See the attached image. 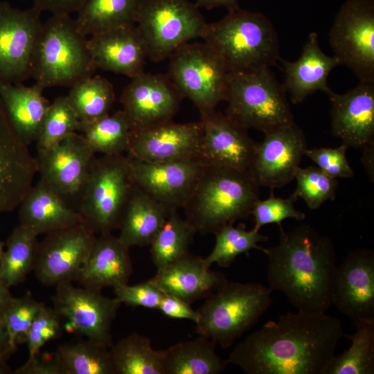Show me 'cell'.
Returning <instances> with one entry per match:
<instances>
[{"instance_id":"9","label":"cell","mask_w":374,"mask_h":374,"mask_svg":"<svg viewBox=\"0 0 374 374\" xmlns=\"http://www.w3.org/2000/svg\"><path fill=\"white\" fill-rule=\"evenodd\" d=\"M169 57V78L199 114L215 110L225 100L231 72L211 46L204 42H188Z\"/></svg>"},{"instance_id":"23","label":"cell","mask_w":374,"mask_h":374,"mask_svg":"<svg viewBox=\"0 0 374 374\" xmlns=\"http://www.w3.org/2000/svg\"><path fill=\"white\" fill-rule=\"evenodd\" d=\"M332 134L348 148H363L374 142V82H359L344 93L331 89Z\"/></svg>"},{"instance_id":"53","label":"cell","mask_w":374,"mask_h":374,"mask_svg":"<svg viewBox=\"0 0 374 374\" xmlns=\"http://www.w3.org/2000/svg\"><path fill=\"white\" fill-rule=\"evenodd\" d=\"M15 350L10 345L3 322L0 319V359L7 361Z\"/></svg>"},{"instance_id":"31","label":"cell","mask_w":374,"mask_h":374,"mask_svg":"<svg viewBox=\"0 0 374 374\" xmlns=\"http://www.w3.org/2000/svg\"><path fill=\"white\" fill-rule=\"evenodd\" d=\"M227 364L215 343L201 335L164 350V374H218Z\"/></svg>"},{"instance_id":"29","label":"cell","mask_w":374,"mask_h":374,"mask_svg":"<svg viewBox=\"0 0 374 374\" xmlns=\"http://www.w3.org/2000/svg\"><path fill=\"white\" fill-rule=\"evenodd\" d=\"M44 89L36 83L29 87L23 84L0 87V99L11 125L28 145L37 141L50 105Z\"/></svg>"},{"instance_id":"15","label":"cell","mask_w":374,"mask_h":374,"mask_svg":"<svg viewBox=\"0 0 374 374\" xmlns=\"http://www.w3.org/2000/svg\"><path fill=\"white\" fill-rule=\"evenodd\" d=\"M96 238L82 223L47 233L38 244L36 278L46 286L75 281Z\"/></svg>"},{"instance_id":"50","label":"cell","mask_w":374,"mask_h":374,"mask_svg":"<svg viewBox=\"0 0 374 374\" xmlns=\"http://www.w3.org/2000/svg\"><path fill=\"white\" fill-rule=\"evenodd\" d=\"M86 0H33V6L53 15H70L77 12Z\"/></svg>"},{"instance_id":"10","label":"cell","mask_w":374,"mask_h":374,"mask_svg":"<svg viewBox=\"0 0 374 374\" xmlns=\"http://www.w3.org/2000/svg\"><path fill=\"white\" fill-rule=\"evenodd\" d=\"M135 24L148 57L159 62L191 39L201 38L207 23L189 0H143Z\"/></svg>"},{"instance_id":"28","label":"cell","mask_w":374,"mask_h":374,"mask_svg":"<svg viewBox=\"0 0 374 374\" xmlns=\"http://www.w3.org/2000/svg\"><path fill=\"white\" fill-rule=\"evenodd\" d=\"M19 220L37 236L82 223L78 210L40 179L20 203Z\"/></svg>"},{"instance_id":"7","label":"cell","mask_w":374,"mask_h":374,"mask_svg":"<svg viewBox=\"0 0 374 374\" xmlns=\"http://www.w3.org/2000/svg\"><path fill=\"white\" fill-rule=\"evenodd\" d=\"M134 186L127 156L96 157L76 207L82 224L99 235L118 229Z\"/></svg>"},{"instance_id":"44","label":"cell","mask_w":374,"mask_h":374,"mask_svg":"<svg viewBox=\"0 0 374 374\" xmlns=\"http://www.w3.org/2000/svg\"><path fill=\"white\" fill-rule=\"evenodd\" d=\"M299 198L292 193L287 198L275 197L274 190H271L269 197L266 199H259L254 204L251 215L254 218L253 229L259 231L265 225L275 223L283 228L282 222L287 218L303 221L305 213L298 211L294 203Z\"/></svg>"},{"instance_id":"14","label":"cell","mask_w":374,"mask_h":374,"mask_svg":"<svg viewBox=\"0 0 374 374\" xmlns=\"http://www.w3.org/2000/svg\"><path fill=\"white\" fill-rule=\"evenodd\" d=\"M95 158L84 137L72 133L57 145L37 152L39 179L69 204L73 201L78 204Z\"/></svg>"},{"instance_id":"49","label":"cell","mask_w":374,"mask_h":374,"mask_svg":"<svg viewBox=\"0 0 374 374\" xmlns=\"http://www.w3.org/2000/svg\"><path fill=\"white\" fill-rule=\"evenodd\" d=\"M15 374H63L62 367L54 353L47 359L39 357V354L28 357L26 362L17 368Z\"/></svg>"},{"instance_id":"32","label":"cell","mask_w":374,"mask_h":374,"mask_svg":"<svg viewBox=\"0 0 374 374\" xmlns=\"http://www.w3.org/2000/svg\"><path fill=\"white\" fill-rule=\"evenodd\" d=\"M114 374H164V350H154L150 339L133 332L109 348Z\"/></svg>"},{"instance_id":"41","label":"cell","mask_w":374,"mask_h":374,"mask_svg":"<svg viewBox=\"0 0 374 374\" xmlns=\"http://www.w3.org/2000/svg\"><path fill=\"white\" fill-rule=\"evenodd\" d=\"M80 121L66 96L50 103L36 142L37 151L48 149L78 131Z\"/></svg>"},{"instance_id":"20","label":"cell","mask_w":374,"mask_h":374,"mask_svg":"<svg viewBox=\"0 0 374 374\" xmlns=\"http://www.w3.org/2000/svg\"><path fill=\"white\" fill-rule=\"evenodd\" d=\"M332 305L355 323L374 320L373 251H352L337 266Z\"/></svg>"},{"instance_id":"43","label":"cell","mask_w":374,"mask_h":374,"mask_svg":"<svg viewBox=\"0 0 374 374\" xmlns=\"http://www.w3.org/2000/svg\"><path fill=\"white\" fill-rule=\"evenodd\" d=\"M45 304L35 300L28 292L23 296L12 299L6 309L3 322L12 347L16 350L25 338L35 317Z\"/></svg>"},{"instance_id":"12","label":"cell","mask_w":374,"mask_h":374,"mask_svg":"<svg viewBox=\"0 0 374 374\" xmlns=\"http://www.w3.org/2000/svg\"><path fill=\"white\" fill-rule=\"evenodd\" d=\"M42 11L0 2V87L22 84L30 77L35 46L43 22Z\"/></svg>"},{"instance_id":"22","label":"cell","mask_w":374,"mask_h":374,"mask_svg":"<svg viewBox=\"0 0 374 374\" xmlns=\"http://www.w3.org/2000/svg\"><path fill=\"white\" fill-rule=\"evenodd\" d=\"M202 133L200 122L168 121L132 132L127 156L152 162L197 159Z\"/></svg>"},{"instance_id":"37","label":"cell","mask_w":374,"mask_h":374,"mask_svg":"<svg viewBox=\"0 0 374 374\" xmlns=\"http://www.w3.org/2000/svg\"><path fill=\"white\" fill-rule=\"evenodd\" d=\"M66 96L80 123H91L109 114L115 100L112 83L93 75L73 84Z\"/></svg>"},{"instance_id":"17","label":"cell","mask_w":374,"mask_h":374,"mask_svg":"<svg viewBox=\"0 0 374 374\" xmlns=\"http://www.w3.org/2000/svg\"><path fill=\"white\" fill-rule=\"evenodd\" d=\"M182 98L168 75L143 72L125 87L121 103L136 132L172 120Z\"/></svg>"},{"instance_id":"34","label":"cell","mask_w":374,"mask_h":374,"mask_svg":"<svg viewBox=\"0 0 374 374\" xmlns=\"http://www.w3.org/2000/svg\"><path fill=\"white\" fill-rule=\"evenodd\" d=\"M55 354L63 374H114L109 348L95 340L63 343Z\"/></svg>"},{"instance_id":"1","label":"cell","mask_w":374,"mask_h":374,"mask_svg":"<svg viewBox=\"0 0 374 374\" xmlns=\"http://www.w3.org/2000/svg\"><path fill=\"white\" fill-rule=\"evenodd\" d=\"M344 335L341 320L326 312H287L249 334L226 361L247 374H325Z\"/></svg>"},{"instance_id":"38","label":"cell","mask_w":374,"mask_h":374,"mask_svg":"<svg viewBox=\"0 0 374 374\" xmlns=\"http://www.w3.org/2000/svg\"><path fill=\"white\" fill-rule=\"evenodd\" d=\"M355 323V333L344 335L351 341L350 346L334 356L325 374L374 373V320Z\"/></svg>"},{"instance_id":"4","label":"cell","mask_w":374,"mask_h":374,"mask_svg":"<svg viewBox=\"0 0 374 374\" xmlns=\"http://www.w3.org/2000/svg\"><path fill=\"white\" fill-rule=\"evenodd\" d=\"M223 59L231 73L271 69L280 57V42L272 23L262 13L229 11L206 24L201 37Z\"/></svg>"},{"instance_id":"26","label":"cell","mask_w":374,"mask_h":374,"mask_svg":"<svg viewBox=\"0 0 374 374\" xmlns=\"http://www.w3.org/2000/svg\"><path fill=\"white\" fill-rule=\"evenodd\" d=\"M280 60L285 73L283 86L294 104L303 102L317 91L327 93L330 90L328 84L329 74L340 65L334 55H328L321 50L315 32L309 34L298 60Z\"/></svg>"},{"instance_id":"11","label":"cell","mask_w":374,"mask_h":374,"mask_svg":"<svg viewBox=\"0 0 374 374\" xmlns=\"http://www.w3.org/2000/svg\"><path fill=\"white\" fill-rule=\"evenodd\" d=\"M333 55L359 82H374V0H346L328 34Z\"/></svg>"},{"instance_id":"8","label":"cell","mask_w":374,"mask_h":374,"mask_svg":"<svg viewBox=\"0 0 374 374\" xmlns=\"http://www.w3.org/2000/svg\"><path fill=\"white\" fill-rule=\"evenodd\" d=\"M286 93L271 69L231 73L226 115L247 130L265 134L294 122Z\"/></svg>"},{"instance_id":"33","label":"cell","mask_w":374,"mask_h":374,"mask_svg":"<svg viewBox=\"0 0 374 374\" xmlns=\"http://www.w3.org/2000/svg\"><path fill=\"white\" fill-rule=\"evenodd\" d=\"M143 0H86L75 19L86 37L114 28L135 24Z\"/></svg>"},{"instance_id":"21","label":"cell","mask_w":374,"mask_h":374,"mask_svg":"<svg viewBox=\"0 0 374 374\" xmlns=\"http://www.w3.org/2000/svg\"><path fill=\"white\" fill-rule=\"evenodd\" d=\"M37 172L36 158L15 132L0 99V213L19 207Z\"/></svg>"},{"instance_id":"30","label":"cell","mask_w":374,"mask_h":374,"mask_svg":"<svg viewBox=\"0 0 374 374\" xmlns=\"http://www.w3.org/2000/svg\"><path fill=\"white\" fill-rule=\"evenodd\" d=\"M170 211L134 184L122 216L118 237L130 248L150 245Z\"/></svg>"},{"instance_id":"5","label":"cell","mask_w":374,"mask_h":374,"mask_svg":"<svg viewBox=\"0 0 374 374\" xmlns=\"http://www.w3.org/2000/svg\"><path fill=\"white\" fill-rule=\"evenodd\" d=\"M96 69L87 38L70 15H52L43 22L35 46L30 77L44 89L71 87Z\"/></svg>"},{"instance_id":"18","label":"cell","mask_w":374,"mask_h":374,"mask_svg":"<svg viewBox=\"0 0 374 374\" xmlns=\"http://www.w3.org/2000/svg\"><path fill=\"white\" fill-rule=\"evenodd\" d=\"M198 161L206 167L250 170L256 142L248 130L215 110L200 114Z\"/></svg>"},{"instance_id":"24","label":"cell","mask_w":374,"mask_h":374,"mask_svg":"<svg viewBox=\"0 0 374 374\" xmlns=\"http://www.w3.org/2000/svg\"><path fill=\"white\" fill-rule=\"evenodd\" d=\"M87 44L96 69L122 74L131 79L144 72L148 53L136 24L90 35Z\"/></svg>"},{"instance_id":"2","label":"cell","mask_w":374,"mask_h":374,"mask_svg":"<svg viewBox=\"0 0 374 374\" xmlns=\"http://www.w3.org/2000/svg\"><path fill=\"white\" fill-rule=\"evenodd\" d=\"M280 231L278 244L265 253L269 287L283 292L299 311L326 312L337 268L332 240L307 224Z\"/></svg>"},{"instance_id":"19","label":"cell","mask_w":374,"mask_h":374,"mask_svg":"<svg viewBox=\"0 0 374 374\" xmlns=\"http://www.w3.org/2000/svg\"><path fill=\"white\" fill-rule=\"evenodd\" d=\"M127 157L134 183L170 211L183 208L204 167L197 159L152 162Z\"/></svg>"},{"instance_id":"35","label":"cell","mask_w":374,"mask_h":374,"mask_svg":"<svg viewBox=\"0 0 374 374\" xmlns=\"http://www.w3.org/2000/svg\"><path fill=\"white\" fill-rule=\"evenodd\" d=\"M78 131L92 151L103 155L127 152L132 133L122 109L91 123H80Z\"/></svg>"},{"instance_id":"47","label":"cell","mask_w":374,"mask_h":374,"mask_svg":"<svg viewBox=\"0 0 374 374\" xmlns=\"http://www.w3.org/2000/svg\"><path fill=\"white\" fill-rule=\"evenodd\" d=\"M115 297L121 303L132 307H143L158 310L164 294L150 280L129 285L125 284L114 288Z\"/></svg>"},{"instance_id":"25","label":"cell","mask_w":374,"mask_h":374,"mask_svg":"<svg viewBox=\"0 0 374 374\" xmlns=\"http://www.w3.org/2000/svg\"><path fill=\"white\" fill-rule=\"evenodd\" d=\"M150 280L164 294L189 304L206 299L228 281L224 274L211 270L203 258L189 251L158 269Z\"/></svg>"},{"instance_id":"39","label":"cell","mask_w":374,"mask_h":374,"mask_svg":"<svg viewBox=\"0 0 374 374\" xmlns=\"http://www.w3.org/2000/svg\"><path fill=\"white\" fill-rule=\"evenodd\" d=\"M196 231L178 210L170 211L164 224L150 244L152 260L157 270L187 252Z\"/></svg>"},{"instance_id":"3","label":"cell","mask_w":374,"mask_h":374,"mask_svg":"<svg viewBox=\"0 0 374 374\" xmlns=\"http://www.w3.org/2000/svg\"><path fill=\"white\" fill-rule=\"evenodd\" d=\"M259 195L260 186L250 170L204 166L182 208L196 233H215L249 217Z\"/></svg>"},{"instance_id":"56","label":"cell","mask_w":374,"mask_h":374,"mask_svg":"<svg viewBox=\"0 0 374 374\" xmlns=\"http://www.w3.org/2000/svg\"><path fill=\"white\" fill-rule=\"evenodd\" d=\"M6 244L3 242L0 241V260L3 256V253L4 252V247Z\"/></svg>"},{"instance_id":"40","label":"cell","mask_w":374,"mask_h":374,"mask_svg":"<svg viewBox=\"0 0 374 374\" xmlns=\"http://www.w3.org/2000/svg\"><path fill=\"white\" fill-rule=\"evenodd\" d=\"M214 234V247L204 258L206 265L209 267L213 263L222 267H228L237 256L247 253L252 249L260 250L264 253L266 252V249L259 246L258 243L268 240V237L253 229L246 230L244 224L238 226H234L233 224H228Z\"/></svg>"},{"instance_id":"45","label":"cell","mask_w":374,"mask_h":374,"mask_svg":"<svg viewBox=\"0 0 374 374\" xmlns=\"http://www.w3.org/2000/svg\"><path fill=\"white\" fill-rule=\"evenodd\" d=\"M60 317L53 308L44 305L33 320L27 332L28 357L39 354L46 342L56 339L61 332Z\"/></svg>"},{"instance_id":"42","label":"cell","mask_w":374,"mask_h":374,"mask_svg":"<svg viewBox=\"0 0 374 374\" xmlns=\"http://www.w3.org/2000/svg\"><path fill=\"white\" fill-rule=\"evenodd\" d=\"M294 176L296 188L293 193L303 199L310 209H317L327 200L335 199L337 180L328 176L317 166H298Z\"/></svg>"},{"instance_id":"36","label":"cell","mask_w":374,"mask_h":374,"mask_svg":"<svg viewBox=\"0 0 374 374\" xmlns=\"http://www.w3.org/2000/svg\"><path fill=\"white\" fill-rule=\"evenodd\" d=\"M38 244L37 235L20 224L10 234L0 260V278L10 287L22 283L33 271Z\"/></svg>"},{"instance_id":"48","label":"cell","mask_w":374,"mask_h":374,"mask_svg":"<svg viewBox=\"0 0 374 374\" xmlns=\"http://www.w3.org/2000/svg\"><path fill=\"white\" fill-rule=\"evenodd\" d=\"M158 310L166 317L188 319L195 323L199 319L197 310H193L190 304L170 295L164 294Z\"/></svg>"},{"instance_id":"27","label":"cell","mask_w":374,"mask_h":374,"mask_svg":"<svg viewBox=\"0 0 374 374\" xmlns=\"http://www.w3.org/2000/svg\"><path fill=\"white\" fill-rule=\"evenodd\" d=\"M129 249L112 232L100 234L75 281L82 287L98 290L127 284L132 273Z\"/></svg>"},{"instance_id":"46","label":"cell","mask_w":374,"mask_h":374,"mask_svg":"<svg viewBox=\"0 0 374 374\" xmlns=\"http://www.w3.org/2000/svg\"><path fill=\"white\" fill-rule=\"evenodd\" d=\"M347 148L343 143L335 148H307L305 155L332 179L351 178L354 176V171L346 158Z\"/></svg>"},{"instance_id":"51","label":"cell","mask_w":374,"mask_h":374,"mask_svg":"<svg viewBox=\"0 0 374 374\" xmlns=\"http://www.w3.org/2000/svg\"><path fill=\"white\" fill-rule=\"evenodd\" d=\"M239 0H195V5L206 9L217 7H224L228 11H232L239 8Z\"/></svg>"},{"instance_id":"13","label":"cell","mask_w":374,"mask_h":374,"mask_svg":"<svg viewBox=\"0 0 374 374\" xmlns=\"http://www.w3.org/2000/svg\"><path fill=\"white\" fill-rule=\"evenodd\" d=\"M51 300L54 310L66 319L73 330L112 347V324L122 304L116 297L109 298L103 295L101 290L75 287L71 282H66L56 285Z\"/></svg>"},{"instance_id":"55","label":"cell","mask_w":374,"mask_h":374,"mask_svg":"<svg viewBox=\"0 0 374 374\" xmlns=\"http://www.w3.org/2000/svg\"><path fill=\"white\" fill-rule=\"evenodd\" d=\"M12 371L7 364V361L0 359V374H10Z\"/></svg>"},{"instance_id":"52","label":"cell","mask_w":374,"mask_h":374,"mask_svg":"<svg viewBox=\"0 0 374 374\" xmlns=\"http://www.w3.org/2000/svg\"><path fill=\"white\" fill-rule=\"evenodd\" d=\"M362 163L370 178L374 181V142L369 143L363 148Z\"/></svg>"},{"instance_id":"16","label":"cell","mask_w":374,"mask_h":374,"mask_svg":"<svg viewBox=\"0 0 374 374\" xmlns=\"http://www.w3.org/2000/svg\"><path fill=\"white\" fill-rule=\"evenodd\" d=\"M256 143L250 172L260 187L283 188L294 179L308 148L303 131L294 122L264 134Z\"/></svg>"},{"instance_id":"54","label":"cell","mask_w":374,"mask_h":374,"mask_svg":"<svg viewBox=\"0 0 374 374\" xmlns=\"http://www.w3.org/2000/svg\"><path fill=\"white\" fill-rule=\"evenodd\" d=\"M10 286L0 278V319L2 320L3 314L10 303L13 296L10 290Z\"/></svg>"},{"instance_id":"6","label":"cell","mask_w":374,"mask_h":374,"mask_svg":"<svg viewBox=\"0 0 374 374\" xmlns=\"http://www.w3.org/2000/svg\"><path fill=\"white\" fill-rule=\"evenodd\" d=\"M272 290L258 283L227 281L197 310L195 331L224 348L251 329L272 303Z\"/></svg>"}]
</instances>
